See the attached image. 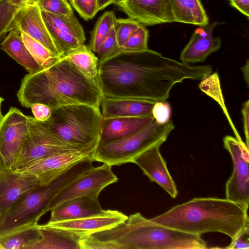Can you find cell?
Returning <instances> with one entry per match:
<instances>
[{
    "instance_id": "6da1fadb",
    "label": "cell",
    "mask_w": 249,
    "mask_h": 249,
    "mask_svg": "<svg viewBox=\"0 0 249 249\" xmlns=\"http://www.w3.org/2000/svg\"><path fill=\"white\" fill-rule=\"evenodd\" d=\"M211 66H192L147 49L120 52L99 62L98 83L103 96L165 101L173 87L185 79L202 80Z\"/></svg>"
},
{
    "instance_id": "7a4b0ae2",
    "label": "cell",
    "mask_w": 249,
    "mask_h": 249,
    "mask_svg": "<svg viewBox=\"0 0 249 249\" xmlns=\"http://www.w3.org/2000/svg\"><path fill=\"white\" fill-rule=\"evenodd\" d=\"M17 97L26 108L36 103L51 109L83 103L100 108L103 94L98 84L86 77L64 56L47 68L25 75Z\"/></svg>"
},
{
    "instance_id": "3957f363",
    "label": "cell",
    "mask_w": 249,
    "mask_h": 249,
    "mask_svg": "<svg viewBox=\"0 0 249 249\" xmlns=\"http://www.w3.org/2000/svg\"><path fill=\"white\" fill-rule=\"evenodd\" d=\"M248 207L227 198L197 197L176 205L150 220L154 223L201 236L219 232L234 239L249 223Z\"/></svg>"
},
{
    "instance_id": "277c9868",
    "label": "cell",
    "mask_w": 249,
    "mask_h": 249,
    "mask_svg": "<svg viewBox=\"0 0 249 249\" xmlns=\"http://www.w3.org/2000/svg\"><path fill=\"white\" fill-rule=\"evenodd\" d=\"M85 243L88 249L207 248L201 236L154 223L140 213L111 229L88 236Z\"/></svg>"
},
{
    "instance_id": "5b68a950",
    "label": "cell",
    "mask_w": 249,
    "mask_h": 249,
    "mask_svg": "<svg viewBox=\"0 0 249 249\" xmlns=\"http://www.w3.org/2000/svg\"><path fill=\"white\" fill-rule=\"evenodd\" d=\"M91 159L83 160L68 169L47 186L29 192L0 218V236L38 224L40 218L48 212L53 197L66 185L93 166Z\"/></svg>"
},
{
    "instance_id": "8992f818",
    "label": "cell",
    "mask_w": 249,
    "mask_h": 249,
    "mask_svg": "<svg viewBox=\"0 0 249 249\" xmlns=\"http://www.w3.org/2000/svg\"><path fill=\"white\" fill-rule=\"evenodd\" d=\"M102 118L100 108L78 103L51 109L50 117L41 122L62 140L88 145L99 142Z\"/></svg>"
},
{
    "instance_id": "52a82bcc",
    "label": "cell",
    "mask_w": 249,
    "mask_h": 249,
    "mask_svg": "<svg viewBox=\"0 0 249 249\" xmlns=\"http://www.w3.org/2000/svg\"><path fill=\"white\" fill-rule=\"evenodd\" d=\"M174 128L171 119L163 124H159L154 120L137 133L123 139L110 142L99 141L91 159L93 161L111 167L133 163L144 152L160 146Z\"/></svg>"
},
{
    "instance_id": "ba28073f",
    "label": "cell",
    "mask_w": 249,
    "mask_h": 249,
    "mask_svg": "<svg viewBox=\"0 0 249 249\" xmlns=\"http://www.w3.org/2000/svg\"><path fill=\"white\" fill-rule=\"evenodd\" d=\"M98 142L82 145L67 142L54 134L41 122L28 116V132L15 170L53 155L80 150Z\"/></svg>"
},
{
    "instance_id": "9c48e42d",
    "label": "cell",
    "mask_w": 249,
    "mask_h": 249,
    "mask_svg": "<svg viewBox=\"0 0 249 249\" xmlns=\"http://www.w3.org/2000/svg\"><path fill=\"white\" fill-rule=\"evenodd\" d=\"M28 132V116L11 107L0 122V169L15 170Z\"/></svg>"
},
{
    "instance_id": "30bf717a",
    "label": "cell",
    "mask_w": 249,
    "mask_h": 249,
    "mask_svg": "<svg viewBox=\"0 0 249 249\" xmlns=\"http://www.w3.org/2000/svg\"><path fill=\"white\" fill-rule=\"evenodd\" d=\"M118 178L112 172L111 166L104 163L79 176L63 187L52 199L48 211L67 200L83 196L98 197L101 191Z\"/></svg>"
},
{
    "instance_id": "8fae6325",
    "label": "cell",
    "mask_w": 249,
    "mask_h": 249,
    "mask_svg": "<svg viewBox=\"0 0 249 249\" xmlns=\"http://www.w3.org/2000/svg\"><path fill=\"white\" fill-rule=\"evenodd\" d=\"M224 148L233 161L232 173L226 184V198L249 207V148L245 143L227 135L223 138Z\"/></svg>"
},
{
    "instance_id": "7c38bea8",
    "label": "cell",
    "mask_w": 249,
    "mask_h": 249,
    "mask_svg": "<svg viewBox=\"0 0 249 249\" xmlns=\"http://www.w3.org/2000/svg\"><path fill=\"white\" fill-rule=\"evenodd\" d=\"M98 143L80 150L53 155L15 170L36 176L41 186H47L79 162L91 159Z\"/></svg>"
},
{
    "instance_id": "4fadbf2b",
    "label": "cell",
    "mask_w": 249,
    "mask_h": 249,
    "mask_svg": "<svg viewBox=\"0 0 249 249\" xmlns=\"http://www.w3.org/2000/svg\"><path fill=\"white\" fill-rule=\"evenodd\" d=\"M50 35L61 55L68 54L85 44L84 30L74 14L59 15L41 10Z\"/></svg>"
},
{
    "instance_id": "5bb4252c",
    "label": "cell",
    "mask_w": 249,
    "mask_h": 249,
    "mask_svg": "<svg viewBox=\"0 0 249 249\" xmlns=\"http://www.w3.org/2000/svg\"><path fill=\"white\" fill-rule=\"evenodd\" d=\"M113 4L145 26L174 22L169 0H115Z\"/></svg>"
},
{
    "instance_id": "9a60e30c",
    "label": "cell",
    "mask_w": 249,
    "mask_h": 249,
    "mask_svg": "<svg viewBox=\"0 0 249 249\" xmlns=\"http://www.w3.org/2000/svg\"><path fill=\"white\" fill-rule=\"evenodd\" d=\"M128 216L117 210H104L102 213L81 218L46 224L53 228L69 232L79 238L111 229L125 221Z\"/></svg>"
},
{
    "instance_id": "2e32d148",
    "label": "cell",
    "mask_w": 249,
    "mask_h": 249,
    "mask_svg": "<svg viewBox=\"0 0 249 249\" xmlns=\"http://www.w3.org/2000/svg\"><path fill=\"white\" fill-rule=\"evenodd\" d=\"M41 186L34 175L0 169V218L29 192Z\"/></svg>"
},
{
    "instance_id": "e0dca14e",
    "label": "cell",
    "mask_w": 249,
    "mask_h": 249,
    "mask_svg": "<svg viewBox=\"0 0 249 249\" xmlns=\"http://www.w3.org/2000/svg\"><path fill=\"white\" fill-rule=\"evenodd\" d=\"M16 28L41 43L54 55L62 57L55 46L36 4L26 5L15 15L10 31Z\"/></svg>"
},
{
    "instance_id": "ac0fdd59",
    "label": "cell",
    "mask_w": 249,
    "mask_h": 249,
    "mask_svg": "<svg viewBox=\"0 0 249 249\" xmlns=\"http://www.w3.org/2000/svg\"><path fill=\"white\" fill-rule=\"evenodd\" d=\"M219 23L213 22L199 26L194 31L189 42L180 53V59L182 62H203L210 54L220 49L221 39L213 35L215 27Z\"/></svg>"
},
{
    "instance_id": "d6986e66",
    "label": "cell",
    "mask_w": 249,
    "mask_h": 249,
    "mask_svg": "<svg viewBox=\"0 0 249 249\" xmlns=\"http://www.w3.org/2000/svg\"><path fill=\"white\" fill-rule=\"evenodd\" d=\"M160 146L151 148L135 159L133 163L137 165L151 182H155L163 188L173 198L178 194L174 181L160 154Z\"/></svg>"
},
{
    "instance_id": "ffe728a7",
    "label": "cell",
    "mask_w": 249,
    "mask_h": 249,
    "mask_svg": "<svg viewBox=\"0 0 249 249\" xmlns=\"http://www.w3.org/2000/svg\"><path fill=\"white\" fill-rule=\"evenodd\" d=\"M155 102L139 99L103 96L100 104L102 117H152V110Z\"/></svg>"
},
{
    "instance_id": "44dd1931",
    "label": "cell",
    "mask_w": 249,
    "mask_h": 249,
    "mask_svg": "<svg viewBox=\"0 0 249 249\" xmlns=\"http://www.w3.org/2000/svg\"><path fill=\"white\" fill-rule=\"evenodd\" d=\"M154 121L153 117L102 118L99 142L117 141L145 127Z\"/></svg>"
},
{
    "instance_id": "7402d4cb",
    "label": "cell",
    "mask_w": 249,
    "mask_h": 249,
    "mask_svg": "<svg viewBox=\"0 0 249 249\" xmlns=\"http://www.w3.org/2000/svg\"><path fill=\"white\" fill-rule=\"evenodd\" d=\"M98 197L83 196L73 198L51 210L49 223L81 218L102 213Z\"/></svg>"
},
{
    "instance_id": "603a6c76",
    "label": "cell",
    "mask_w": 249,
    "mask_h": 249,
    "mask_svg": "<svg viewBox=\"0 0 249 249\" xmlns=\"http://www.w3.org/2000/svg\"><path fill=\"white\" fill-rule=\"evenodd\" d=\"M0 45L2 50L23 66L29 73H35L43 69L30 53L18 29H11Z\"/></svg>"
},
{
    "instance_id": "cb8c5ba5",
    "label": "cell",
    "mask_w": 249,
    "mask_h": 249,
    "mask_svg": "<svg viewBox=\"0 0 249 249\" xmlns=\"http://www.w3.org/2000/svg\"><path fill=\"white\" fill-rule=\"evenodd\" d=\"M174 22L204 26L209 19L201 0H169Z\"/></svg>"
},
{
    "instance_id": "d4e9b609",
    "label": "cell",
    "mask_w": 249,
    "mask_h": 249,
    "mask_svg": "<svg viewBox=\"0 0 249 249\" xmlns=\"http://www.w3.org/2000/svg\"><path fill=\"white\" fill-rule=\"evenodd\" d=\"M41 237L32 249H80V238L67 231L39 225Z\"/></svg>"
},
{
    "instance_id": "484cf974",
    "label": "cell",
    "mask_w": 249,
    "mask_h": 249,
    "mask_svg": "<svg viewBox=\"0 0 249 249\" xmlns=\"http://www.w3.org/2000/svg\"><path fill=\"white\" fill-rule=\"evenodd\" d=\"M40 237L38 224L0 236V249H32Z\"/></svg>"
},
{
    "instance_id": "4316f807",
    "label": "cell",
    "mask_w": 249,
    "mask_h": 249,
    "mask_svg": "<svg viewBox=\"0 0 249 249\" xmlns=\"http://www.w3.org/2000/svg\"><path fill=\"white\" fill-rule=\"evenodd\" d=\"M64 56L86 77L99 85V60L89 46L84 44Z\"/></svg>"
},
{
    "instance_id": "83f0119b",
    "label": "cell",
    "mask_w": 249,
    "mask_h": 249,
    "mask_svg": "<svg viewBox=\"0 0 249 249\" xmlns=\"http://www.w3.org/2000/svg\"><path fill=\"white\" fill-rule=\"evenodd\" d=\"M117 19L114 12L112 11L105 12L98 18L92 31L89 45L94 53H96L111 28L113 26H116Z\"/></svg>"
},
{
    "instance_id": "f1b7e54d",
    "label": "cell",
    "mask_w": 249,
    "mask_h": 249,
    "mask_svg": "<svg viewBox=\"0 0 249 249\" xmlns=\"http://www.w3.org/2000/svg\"><path fill=\"white\" fill-rule=\"evenodd\" d=\"M38 0H0V38L10 31L14 17L22 7L36 4Z\"/></svg>"
},
{
    "instance_id": "f546056e",
    "label": "cell",
    "mask_w": 249,
    "mask_h": 249,
    "mask_svg": "<svg viewBox=\"0 0 249 249\" xmlns=\"http://www.w3.org/2000/svg\"><path fill=\"white\" fill-rule=\"evenodd\" d=\"M23 42L36 62L43 68H47L61 57L55 56L41 43L21 32Z\"/></svg>"
},
{
    "instance_id": "4dcf8cb0",
    "label": "cell",
    "mask_w": 249,
    "mask_h": 249,
    "mask_svg": "<svg viewBox=\"0 0 249 249\" xmlns=\"http://www.w3.org/2000/svg\"><path fill=\"white\" fill-rule=\"evenodd\" d=\"M148 31L145 25L140 24L125 43L119 48L122 52H136L148 49Z\"/></svg>"
},
{
    "instance_id": "1f68e13d",
    "label": "cell",
    "mask_w": 249,
    "mask_h": 249,
    "mask_svg": "<svg viewBox=\"0 0 249 249\" xmlns=\"http://www.w3.org/2000/svg\"><path fill=\"white\" fill-rule=\"evenodd\" d=\"M140 24L130 18H117L115 29L117 42L119 48L129 38Z\"/></svg>"
},
{
    "instance_id": "d6a6232c",
    "label": "cell",
    "mask_w": 249,
    "mask_h": 249,
    "mask_svg": "<svg viewBox=\"0 0 249 249\" xmlns=\"http://www.w3.org/2000/svg\"><path fill=\"white\" fill-rule=\"evenodd\" d=\"M120 52L117 42L115 26H113L96 53L99 62L102 61Z\"/></svg>"
},
{
    "instance_id": "836d02e7",
    "label": "cell",
    "mask_w": 249,
    "mask_h": 249,
    "mask_svg": "<svg viewBox=\"0 0 249 249\" xmlns=\"http://www.w3.org/2000/svg\"><path fill=\"white\" fill-rule=\"evenodd\" d=\"M36 4L41 10L59 15H70L73 10L64 0H38Z\"/></svg>"
},
{
    "instance_id": "e575fe53",
    "label": "cell",
    "mask_w": 249,
    "mask_h": 249,
    "mask_svg": "<svg viewBox=\"0 0 249 249\" xmlns=\"http://www.w3.org/2000/svg\"><path fill=\"white\" fill-rule=\"evenodd\" d=\"M73 7L86 21L92 19L98 12L97 0H70Z\"/></svg>"
},
{
    "instance_id": "d590c367",
    "label": "cell",
    "mask_w": 249,
    "mask_h": 249,
    "mask_svg": "<svg viewBox=\"0 0 249 249\" xmlns=\"http://www.w3.org/2000/svg\"><path fill=\"white\" fill-rule=\"evenodd\" d=\"M152 117L159 124L168 122L171 119V107L166 100L156 102L152 110Z\"/></svg>"
},
{
    "instance_id": "8d00e7d4",
    "label": "cell",
    "mask_w": 249,
    "mask_h": 249,
    "mask_svg": "<svg viewBox=\"0 0 249 249\" xmlns=\"http://www.w3.org/2000/svg\"><path fill=\"white\" fill-rule=\"evenodd\" d=\"M226 249H248L249 248V223H248L236 236L231 240Z\"/></svg>"
},
{
    "instance_id": "74e56055",
    "label": "cell",
    "mask_w": 249,
    "mask_h": 249,
    "mask_svg": "<svg viewBox=\"0 0 249 249\" xmlns=\"http://www.w3.org/2000/svg\"><path fill=\"white\" fill-rule=\"evenodd\" d=\"M30 108L34 117L39 121H45L51 115V109L47 105L36 103L32 105Z\"/></svg>"
},
{
    "instance_id": "f35d334b",
    "label": "cell",
    "mask_w": 249,
    "mask_h": 249,
    "mask_svg": "<svg viewBox=\"0 0 249 249\" xmlns=\"http://www.w3.org/2000/svg\"><path fill=\"white\" fill-rule=\"evenodd\" d=\"M241 112L243 122V128L246 138L245 144L249 148V100L243 103Z\"/></svg>"
},
{
    "instance_id": "ab89813d",
    "label": "cell",
    "mask_w": 249,
    "mask_h": 249,
    "mask_svg": "<svg viewBox=\"0 0 249 249\" xmlns=\"http://www.w3.org/2000/svg\"><path fill=\"white\" fill-rule=\"evenodd\" d=\"M231 6L249 18V0H229Z\"/></svg>"
},
{
    "instance_id": "60d3db41",
    "label": "cell",
    "mask_w": 249,
    "mask_h": 249,
    "mask_svg": "<svg viewBox=\"0 0 249 249\" xmlns=\"http://www.w3.org/2000/svg\"><path fill=\"white\" fill-rule=\"evenodd\" d=\"M115 0H97L98 10L104 9L108 5L113 4Z\"/></svg>"
},
{
    "instance_id": "b9f144b4",
    "label": "cell",
    "mask_w": 249,
    "mask_h": 249,
    "mask_svg": "<svg viewBox=\"0 0 249 249\" xmlns=\"http://www.w3.org/2000/svg\"><path fill=\"white\" fill-rule=\"evenodd\" d=\"M249 60L248 59L246 61L245 65L241 67V69L242 71L244 78L245 81L246 82L248 86L249 87Z\"/></svg>"
},
{
    "instance_id": "7bdbcfd3",
    "label": "cell",
    "mask_w": 249,
    "mask_h": 249,
    "mask_svg": "<svg viewBox=\"0 0 249 249\" xmlns=\"http://www.w3.org/2000/svg\"><path fill=\"white\" fill-rule=\"evenodd\" d=\"M3 100H4V99L0 96V122L3 117V115H2V114L1 113V103L3 101Z\"/></svg>"
},
{
    "instance_id": "ee69618b",
    "label": "cell",
    "mask_w": 249,
    "mask_h": 249,
    "mask_svg": "<svg viewBox=\"0 0 249 249\" xmlns=\"http://www.w3.org/2000/svg\"><path fill=\"white\" fill-rule=\"evenodd\" d=\"M65 0L66 1H68V0Z\"/></svg>"
}]
</instances>
